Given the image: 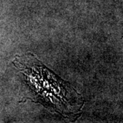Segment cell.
Segmentation results:
<instances>
[{
    "instance_id": "1",
    "label": "cell",
    "mask_w": 123,
    "mask_h": 123,
    "mask_svg": "<svg viewBox=\"0 0 123 123\" xmlns=\"http://www.w3.org/2000/svg\"><path fill=\"white\" fill-rule=\"evenodd\" d=\"M15 67L26 77L28 86L44 106L64 116H68L81 109L84 100L81 94L48 69L32 54L18 56Z\"/></svg>"
}]
</instances>
